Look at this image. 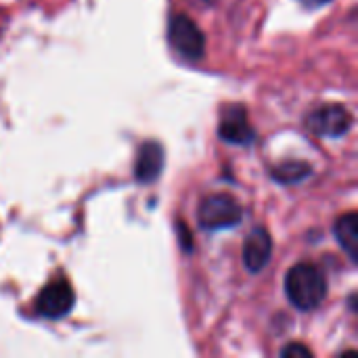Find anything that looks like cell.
Listing matches in <instances>:
<instances>
[{
    "mask_svg": "<svg viewBox=\"0 0 358 358\" xmlns=\"http://www.w3.org/2000/svg\"><path fill=\"white\" fill-rule=\"evenodd\" d=\"M201 2H212V0H201Z\"/></svg>",
    "mask_w": 358,
    "mask_h": 358,
    "instance_id": "cell-14",
    "label": "cell"
},
{
    "mask_svg": "<svg viewBox=\"0 0 358 358\" xmlns=\"http://www.w3.org/2000/svg\"><path fill=\"white\" fill-rule=\"evenodd\" d=\"M218 136L220 141L229 145H250L256 136L254 128L248 122L245 109L239 105H231L222 109L220 124H218Z\"/></svg>",
    "mask_w": 358,
    "mask_h": 358,
    "instance_id": "cell-6",
    "label": "cell"
},
{
    "mask_svg": "<svg viewBox=\"0 0 358 358\" xmlns=\"http://www.w3.org/2000/svg\"><path fill=\"white\" fill-rule=\"evenodd\" d=\"M178 233H180V243H182L187 250H191V248H193V243H189V241H193V239H191V235L187 233V229H185V224H182V222L178 224Z\"/></svg>",
    "mask_w": 358,
    "mask_h": 358,
    "instance_id": "cell-12",
    "label": "cell"
},
{
    "mask_svg": "<svg viewBox=\"0 0 358 358\" xmlns=\"http://www.w3.org/2000/svg\"><path fill=\"white\" fill-rule=\"evenodd\" d=\"M310 176V166L304 162H285L273 170V178L281 185H296Z\"/></svg>",
    "mask_w": 358,
    "mask_h": 358,
    "instance_id": "cell-10",
    "label": "cell"
},
{
    "mask_svg": "<svg viewBox=\"0 0 358 358\" xmlns=\"http://www.w3.org/2000/svg\"><path fill=\"white\" fill-rule=\"evenodd\" d=\"M334 235L340 243V248L346 252L350 262L358 260V216L357 212H348L342 218L336 220Z\"/></svg>",
    "mask_w": 358,
    "mask_h": 358,
    "instance_id": "cell-9",
    "label": "cell"
},
{
    "mask_svg": "<svg viewBox=\"0 0 358 358\" xmlns=\"http://www.w3.org/2000/svg\"><path fill=\"white\" fill-rule=\"evenodd\" d=\"M273 256V239L266 229H254L243 245V264L250 273H260Z\"/></svg>",
    "mask_w": 358,
    "mask_h": 358,
    "instance_id": "cell-7",
    "label": "cell"
},
{
    "mask_svg": "<svg viewBox=\"0 0 358 358\" xmlns=\"http://www.w3.org/2000/svg\"><path fill=\"white\" fill-rule=\"evenodd\" d=\"M281 357L283 358H313V350H310L308 346L300 344V342H294V344H289V346H285V348L281 350Z\"/></svg>",
    "mask_w": 358,
    "mask_h": 358,
    "instance_id": "cell-11",
    "label": "cell"
},
{
    "mask_svg": "<svg viewBox=\"0 0 358 358\" xmlns=\"http://www.w3.org/2000/svg\"><path fill=\"white\" fill-rule=\"evenodd\" d=\"M164 170V147L155 141H147L141 145L136 164H134V176L138 182L149 185L159 178Z\"/></svg>",
    "mask_w": 358,
    "mask_h": 358,
    "instance_id": "cell-8",
    "label": "cell"
},
{
    "mask_svg": "<svg viewBox=\"0 0 358 358\" xmlns=\"http://www.w3.org/2000/svg\"><path fill=\"white\" fill-rule=\"evenodd\" d=\"M352 122H355L352 113L340 103L321 105L306 115V128L317 136H327V138H340L348 134Z\"/></svg>",
    "mask_w": 358,
    "mask_h": 358,
    "instance_id": "cell-4",
    "label": "cell"
},
{
    "mask_svg": "<svg viewBox=\"0 0 358 358\" xmlns=\"http://www.w3.org/2000/svg\"><path fill=\"white\" fill-rule=\"evenodd\" d=\"M73 302H76V296H73L71 285L65 279H59V281L48 283L40 292L36 306L44 319H63L65 315L71 313Z\"/></svg>",
    "mask_w": 358,
    "mask_h": 358,
    "instance_id": "cell-5",
    "label": "cell"
},
{
    "mask_svg": "<svg viewBox=\"0 0 358 358\" xmlns=\"http://www.w3.org/2000/svg\"><path fill=\"white\" fill-rule=\"evenodd\" d=\"M168 40L172 44V48L187 57V59H201L203 52H206V36L203 31L197 27V23L182 15V13H176L170 17V23H168Z\"/></svg>",
    "mask_w": 358,
    "mask_h": 358,
    "instance_id": "cell-3",
    "label": "cell"
},
{
    "mask_svg": "<svg viewBox=\"0 0 358 358\" xmlns=\"http://www.w3.org/2000/svg\"><path fill=\"white\" fill-rule=\"evenodd\" d=\"M302 2H306V4H325V2H329V0H302Z\"/></svg>",
    "mask_w": 358,
    "mask_h": 358,
    "instance_id": "cell-13",
    "label": "cell"
},
{
    "mask_svg": "<svg viewBox=\"0 0 358 358\" xmlns=\"http://www.w3.org/2000/svg\"><path fill=\"white\" fill-rule=\"evenodd\" d=\"M285 294L294 308L302 313L315 310L327 296V279L319 266L300 262L285 275Z\"/></svg>",
    "mask_w": 358,
    "mask_h": 358,
    "instance_id": "cell-1",
    "label": "cell"
},
{
    "mask_svg": "<svg viewBox=\"0 0 358 358\" xmlns=\"http://www.w3.org/2000/svg\"><path fill=\"white\" fill-rule=\"evenodd\" d=\"M241 218H243L241 203L227 193L208 195L199 203V210H197V220H199L201 229H206V231L233 229L241 222Z\"/></svg>",
    "mask_w": 358,
    "mask_h": 358,
    "instance_id": "cell-2",
    "label": "cell"
}]
</instances>
